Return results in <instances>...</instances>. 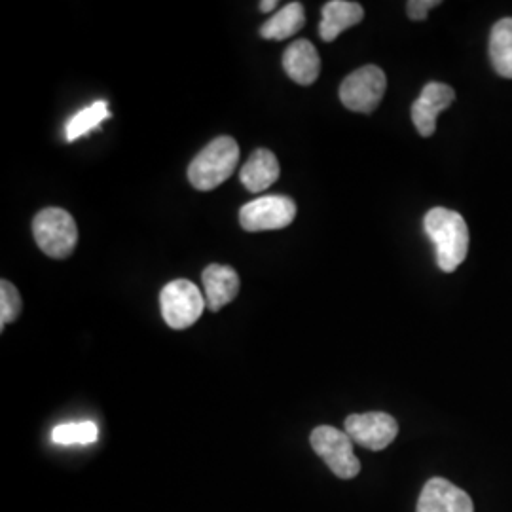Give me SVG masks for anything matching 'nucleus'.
<instances>
[{
  "label": "nucleus",
  "mask_w": 512,
  "mask_h": 512,
  "mask_svg": "<svg viewBox=\"0 0 512 512\" xmlns=\"http://www.w3.org/2000/svg\"><path fill=\"white\" fill-rule=\"evenodd\" d=\"M425 234L437 247V264L446 274L456 272L469 253V228L458 211L435 207L423 219Z\"/></svg>",
  "instance_id": "nucleus-1"
},
{
  "label": "nucleus",
  "mask_w": 512,
  "mask_h": 512,
  "mask_svg": "<svg viewBox=\"0 0 512 512\" xmlns=\"http://www.w3.org/2000/svg\"><path fill=\"white\" fill-rule=\"evenodd\" d=\"M239 147L236 139L222 135L213 139L188 167V181L202 192L215 190L236 171Z\"/></svg>",
  "instance_id": "nucleus-2"
},
{
  "label": "nucleus",
  "mask_w": 512,
  "mask_h": 512,
  "mask_svg": "<svg viewBox=\"0 0 512 512\" xmlns=\"http://www.w3.org/2000/svg\"><path fill=\"white\" fill-rule=\"evenodd\" d=\"M33 236L44 255L61 260L73 255L78 243V228L71 213L59 207H48L33 220Z\"/></svg>",
  "instance_id": "nucleus-3"
},
{
  "label": "nucleus",
  "mask_w": 512,
  "mask_h": 512,
  "mask_svg": "<svg viewBox=\"0 0 512 512\" xmlns=\"http://www.w3.org/2000/svg\"><path fill=\"white\" fill-rule=\"evenodd\" d=\"M310 444L338 478L351 480L361 473V461L353 452V440L348 433L330 425H319L311 431Z\"/></svg>",
  "instance_id": "nucleus-4"
},
{
  "label": "nucleus",
  "mask_w": 512,
  "mask_h": 512,
  "mask_svg": "<svg viewBox=\"0 0 512 512\" xmlns=\"http://www.w3.org/2000/svg\"><path fill=\"white\" fill-rule=\"evenodd\" d=\"M160 306L167 327L184 330L192 327L205 310V298L202 291L186 279L169 281L160 293Z\"/></svg>",
  "instance_id": "nucleus-5"
},
{
  "label": "nucleus",
  "mask_w": 512,
  "mask_h": 512,
  "mask_svg": "<svg viewBox=\"0 0 512 512\" xmlns=\"http://www.w3.org/2000/svg\"><path fill=\"white\" fill-rule=\"evenodd\" d=\"M387 78L376 65H365L349 74L340 84V101L346 109L370 114L384 99Z\"/></svg>",
  "instance_id": "nucleus-6"
},
{
  "label": "nucleus",
  "mask_w": 512,
  "mask_h": 512,
  "mask_svg": "<svg viewBox=\"0 0 512 512\" xmlns=\"http://www.w3.org/2000/svg\"><path fill=\"white\" fill-rule=\"evenodd\" d=\"M296 211V203L289 196H264L241 207L239 224L245 232L281 230L293 224Z\"/></svg>",
  "instance_id": "nucleus-7"
},
{
  "label": "nucleus",
  "mask_w": 512,
  "mask_h": 512,
  "mask_svg": "<svg viewBox=\"0 0 512 512\" xmlns=\"http://www.w3.org/2000/svg\"><path fill=\"white\" fill-rule=\"evenodd\" d=\"M346 433L355 444L366 450H385L399 435V423L385 412L351 414L346 420Z\"/></svg>",
  "instance_id": "nucleus-8"
},
{
  "label": "nucleus",
  "mask_w": 512,
  "mask_h": 512,
  "mask_svg": "<svg viewBox=\"0 0 512 512\" xmlns=\"http://www.w3.org/2000/svg\"><path fill=\"white\" fill-rule=\"evenodd\" d=\"M456 99V92L442 82H429L412 105V122L421 137H431L437 131V118Z\"/></svg>",
  "instance_id": "nucleus-9"
},
{
  "label": "nucleus",
  "mask_w": 512,
  "mask_h": 512,
  "mask_svg": "<svg viewBox=\"0 0 512 512\" xmlns=\"http://www.w3.org/2000/svg\"><path fill=\"white\" fill-rule=\"evenodd\" d=\"M416 512H475V505L456 484L435 476L423 486Z\"/></svg>",
  "instance_id": "nucleus-10"
},
{
  "label": "nucleus",
  "mask_w": 512,
  "mask_h": 512,
  "mask_svg": "<svg viewBox=\"0 0 512 512\" xmlns=\"http://www.w3.org/2000/svg\"><path fill=\"white\" fill-rule=\"evenodd\" d=\"M202 279L205 304L209 311H219L236 300L239 294V275L234 268L211 264L203 270Z\"/></svg>",
  "instance_id": "nucleus-11"
},
{
  "label": "nucleus",
  "mask_w": 512,
  "mask_h": 512,
  "mask_svg": "<svg viewBox=\"0 0 512 512\" xmlns=\"http://www.w3.org/2000/svg\"><path fill=\"white\" fill-rule=\"evenodd\" d=\"M283 69L300 86H311L321 73V57L310 40H296L283 55Z\"/></svg>",
  "instance_id": "nucleus-12"
},
{
  "label": "nucleus",
  "mask_w": 512,
  "mask_h": 512,
  "mask_svg": "<svg viewBox=\"0 0 512 512\" xmlns=\"http://www.w3.org/2000/svg\"><path fill=\"white\" fill-rule=\"evenodd\" d=\"M363 18H365V10L359 2L330 0L323 6L319 35L325 42H334L344 31L359 25Z\"/></svg>",
  "instance_id": "nucleus-13"
},
{
  "label": "nucleus",
  "mask_w": 512,
  "mask_h": 512,
  "mask_svg": "<svg viewBox=\"0 0 512 512\" xmlns=\"http://www.w3.org/2000/svg\"><path fill=\"white\" fill-rule=\"evenodd\" d=\"M281 169L274 152L268 148H256L247 164L241 167L239 179L249 192H262L279 179Z\"/></svg>",
  "instance_id": "nucleus-14"
},
{
  "label": "nucleus",
  "mask_w": 512,
  "mask_h": 512,
  "mask_svg": "<svg viewBox=\"0 0 512 512\" xmlns=\"http://www.w3.org/2000/svg\"><path fill=\"white\" fill-rule=\"evenodd\" d=\"M306 23V12L302 2H291L283 6L274 18L268 19L260 27V35L266 40H285L291 38L304 27Z\"/></svg>",
  "instance_id": "nucleus-15"
},
{
  "label": "nucleus",
  "mask_w": 512,
  "mask_h": 512,
  "mask_svg": "<svg viewBox=\"0 0 512 512\" xmlns=\"http://www.w3.org/2000/svg\"><path fill=\"white\" fill-rule=\"evenodd\" d=\"M490 59L495 73L512 78V18L499 19L492 27Z\"/></svg>",
  "instance_id": "nucleus-16"
},
{
  "label": "nucleus",
  "mask_w": 512,
  "mask_h": 512,
  "mask_svg": "<svg viewBox=\"0 0 512 512\" xmlns=\"http://www.w3.org/2000/svg\"><path fill=\"white\" fill-rule=\"evenodd\" d=\"M109 116L107 101H95L88 109H82L78 114H74L73 120L67 124V141H76L78 137L90 133Z\"/></svg>",
  "instance_id": "nucleus-17"
},
{
  "label": "nucleus",
  "mask_w": 512,
  "mask_h": 512,
  "mask_svg": "<svg viewBox=\"0 0 512 512\" xmlns=\"http://www.w3.org/2000/svg\"><path fill=\"white\" fill-rule=\"evenodd\" d=\"M99 439V429L93 421H74L61 423L52 429V440L61 446L71 444H93Z\"/></svg>",
  "instance_id": "nucleus-18"
},
{
  "label": "nucleus",
  "mask_w": 512,
  "mask_h": 512,
  "mask_svg": "<svg viewBox=\"0 0 512 512\" xmlns=\"http://www.w3.org/2000/svg\"><path fill=\"white\" fill-rule=\"evenodd\" d=\"M23 308V302H21V296H19L18 289L2 279L0 283V327L4 329L8 323H14L21 313Z\"/></svg>",
  "instance_id": "nucleus-19"
},
{
  "label": "nucleus",
  "mask_w": 512,
  "mask_h": 512,
  "mask_svg": "<svg viewBox=\"0 0 512 512\" xmlns=\"http://www.w3.org/2000/svg\"><path fill=\"white\" fill-rule=\"evenodd\" d=\"M439 4V0H410L406 2V14L412 21H423L427 19V14Z\"/></svg>",
  "instance_id": "nucleus-20"
},
{
  "label": "nucleus",
  "mask_w": 512,
  "mask_h": 512,
  "mask_svg": "<svg viewBox=\"0 0 512 512\" xmlns=\"http://www.w3.org/2000/svg\"><path fill=\"white\" fill-rule=\"evenodd\" d=\"M277 6H279V2H277V0H268V2L264 0V2H260V10H262L264 14L272 12V10H274V8H277Z\"/></svg>",
  "instance_id": "nucleus-21"
}]
</instances>
